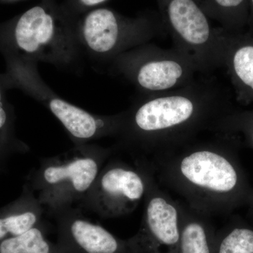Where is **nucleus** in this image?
<instances>
[{"mask_svg": "<svg viewBox=\"0 0 253 253\" xmlns=\"http://www.w3.org/2000/svg\"><path fill=\"white\" fill-rule=\"evenodd\" d=\"M217 135L148 160L161 184L210 217L229 215L246 206L253 189L238 156L237 143L231 136Z\"/></svg>", "mask_w": 253, "mask_h": 253, "instance_id": "1", "label": "nucleus"}, {"mask_svg": "<svg viewBox=\"0 0 253 253\" xmlns=\"http://www.w3.org/2000/svg\"><path fill=\"white\" fill-rule=\"evenodd\" d=\"M126 113L118 146L153 157L194 141L227 112L215 82L201 78L174 90L144 94Z\"/></svg>", "mask_w": 253, "mask_h": 253, "instance_id": "2", "label": "nucleus"}, {"mask_svg": "<svg viewBox=\"0 0 253 253\" xmlns=\"http://www.w3.org/2000/svg\"><path fill=\"white\" fill-rule=\"evenodd\" d=\"M76 21L58 0H41L22 14L0 22V53L4 60L47 63L78 71L84 55Z\"/></svg>", "mask_w": 253, "mask_h": 253, "instance_id": "3", "label": "nucleus"}, {"mask_svg": "<svg viewBox=\"0 0 253 253\" xmlns=\"http://www.w3.org/2000/svg\"><path fill=\"white\" fill-rule=\"evenodd\" d=\"M113 152V148L84 144L44 158L33 174L31 189L54 216L81 203Z\"/></svg>", "mask_w": 253, "mask_h": 253, "instance_id": "4", "label": "nucleus"}, {"mask_svg": "<svg viewBox=\"0 0 253 253\" xmlns=\"http://www.w3.org/2000/svg\"><path fill=\"white\" fill-rule=\"evenodd\" d=\"M0 83L7 89H16L42 104L62 124L75 145L88 144L101 138L118 137L122 131L126 112L100 116L71 104L56 94L42 79L38 63L6 59Z\"/></svg>", "mask_w": 253, "mask_h": 253, "instance_id": "5", "label": "nucleus"}, {"mask_svg": "<svg viewBox=\"0 0 253 253\" xmlns=\"http://www.w3.org/2000/svg\"><path fill=\"white\" fill-rule=\"evenodd\" d=\"M76 30L83 55L109 63L123 53L149 43L162 32L148 16L126 17L106 7L76 18Z\"/></svg>", "mask_w": 253, "mask_h": 253, "instance_id": "6", "label": "nucleus"}, {"mask_svg": "<svg viewBox=\"0 0 253 253\" xmlns=\"http://www.w3.org/2000/svg\"><path fill=\"white\" fill-rule=\"evenodd\" d=\"M110 71L130 83L143 94L189 85L199 73L193 60L174 46L163 49L150 42L118 56L110 63Z\"/></svg>", "mask_w": 253, "mask_h": 253, "instance_id": "7", "label": "nucleus"}, {"mask_svg": "<svg viewBox=\"0 0 253 253\" xmlns=\"http://www.w3.org/2000/svg\"><path fill=\"white\" fill-rule=\"evenodd\" d=\"M174 47L189 56L200 73L222 64V32L211 26L201 0H158Z\"/></svg>", "mask_w": 253, "mask_h": 253, "instance_id": "8", "label": "nucleus"}, {"mask_svg": "<svg viewBox=\"0 0 253 253\" xmlns=\"http://www.w3.org/2000/svg\"><path fill=\"white\" fill-rule=\"evenodd\" d=\"M148 161L136 157L134 165L113 160L106 162L80 208L103 219L130 214L144 199Z\"/></svg>", "mask_w": 253, "mask_h": 253, "instance_id": "9", "label": "nucleus"}, {"mask_svg": "<svg viewBox=\"0 0 253 253\" xmlns=\"http://www.w3.org/2000/svg\"><path fill=\"white\" fill-rule=\"evenodd\" d=\"M144 201L140 227L135 235L126 239L131 251L133 253H178L181 203L161 189L149 161Z\"/></svg>", "mask_w": 253, "mask_h": 253, "instance_id": "10", "label": "nucleus"}, {"mask_svg": "<svg viewBox=\"0 0 253 253\" xmlns=\"http://www.w3.org/2000/svg\"><path fill=\"white\" fill-rule=\"evenodd\" d=\"M57 244L69 253H133L126 239H119L84 217L81 208H70L54 215Z\"/></svg>", "mask_w": 253, "mask_h": 253, "instance_id": "11", "label": "nucleus"}, {"mask_svg": "<svg viewBox=\"0 0 253 253\" xmlns=\"http://www.w3.org/2000/svg\"><path fill=\"white\" fill-rule=\"evenodd\" d=\"M181 203L178 253H214L216 231L211 217Z\"/></svg>", "mask_w": 253, "mask_h": 253, "instance_id": "12", "label": "nucleus"}, {"mask_svg": "<svg viewBox=\"0 0 253 253\" xmlns=\"http://www.w3.org/2000/svg\"><path fill=\"white\" fill-rule=\"evenodd\" d=\"M44 208L30 186L16 204L0 212V241L21 235L42 222Z\"/></svg>", "mask_w": 253, "mask_h": 253, "instance_id": "13", "label": "nucleus"}, {"mask_svg": "<svg viewBox=\"0 0 253 253\" xmlns=\"http://www.w3.org/2000/svg\"><path fill=\"white\" fill-rule=\"evenodd\" d=\"M222 63H227L231 75L244 90L253 94V44L233 46L222 33Z\"/></svg>", "mask_w": 253, "mask_h": 253, "instance_id": "14", "label": "nucleus"}, {"mask_svg": "<svg viewBox=\"0 0 253 253\" xmlns=\"http://www.w3.org/2000/svg\"><path fill=\"white\" fill-rule=\"evenodd\" d=\"M214 253H253V224L232 218L216 231Z\"/></svg>", "mask_w": 253, "mask_h": 253, "instance_id": "15", "label": "nucleus"}, {"mask_svg": "<svg viewBox=\"0 0 253 253\" xmlns=\"http://www.w3.org/2000/svg\"><path fill=\"white\" fill-rule=\"evenodd\" d=\"M0 253H69L46 238L42 222L21 235L0 241Z\"/></svg>", "mask_w": 253, "mask_h": 253, "instance_id": "16", "label": "nucleus"}, {"mask_svg": "<svg viewBox=\"0 0 253 253\" xmlns=\"http://www.w3.org/2000/svg\"><path fill=\"white\" fill-rule=\"evenodd\" d=\"M208 130L226 136L241 134L247 146L253 149V113H224L210 126Z\"/></svg>", "mask_w": 253, "mask_h": 253, "instance_id": "17", "label": "nucleus"}, {"mask_svg": "<svg viewBox=\"0 0 253 253\" xmlns=\"http://www.w3.org/2000/svg\"><path fill=\"white\" fill-rule=\"evenodd\" d=\"M6 91L0 83V155L13 149L27 150L15 136L14 111L6 99Z\"/></svg>", "mask_w": 253, "mask_h": 253, "instance_id": "18", "label": "nucleus"}, {"mask_svg": "<svg viewBox=\"0 0 253 253\" xmlns=\"http://www.w3.org/2000/svg\"><path fill=\"white\" fill-rule=\"evenodd\" d=\"M206 14L223 20L227 12L239 7L244 0H201Z\"/></svg>", "mask_w": 253, "mask_h": 253, "instance_id": "19", "label": "nucleus"}, {"mask_svg": "<svg viewBox=\"0 0 253 253\" xmlns=\"http://www.w3.org/2000/svg\"><path fill=\"white\" fill-rule=\"evenodd\" d=\"M108 0H63L61 2L65 9L74 18L79 17L101 5Z\"/></svg>", "mask_w": 253, "mask_h": 253, "instance_id": "20", "label": "nucleus"}, {"mask_svg": "<svg viewBox=\"0 0 253 253\" xmlns=\"http://www.w3.org/2000/svg\"><path fill=\"white\" fill-rule=\"evenodd\" d=\"M246 206H248V217H249V221L253 224V188L251 191L249 202Z\"/></svg>", "mask_w": 253, "mask_h": 253, "instance_id": "21", "label": "nucleus"}, {"mask_svg": "<svg viewBox=\"0 0 253 253\" xmlns=\"http://www.w3.org/2000/svg\"><path fill=\"white\" fill-rule=\"evenodd\" d=\"M22 1H26V0H0V1L3 3H14Z\"/></svg>", "mask_w": 253, "mask_h": 253, "instance_id": "22", "label": "nucleus"}, {"mask_svg": "<svg viewBox=\"0 0 253 253\" xmlns=\"http://www.w3.org/2000/svg\"><path fill=\"white\" fill-rule=\"evenodd\" d=\"M252 1H253V0H252Z\"/></svg>", "mask_w": 253, "mask_h": 253, "instance_id": "23", "label": "nucleus"}]
</instances>
